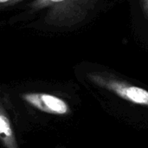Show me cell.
I'll return each mask as SVG.
<instances>
[{
	"mask_svg": "<svg viewBox=\"0 0 148 148\" xmlns=\"http://www.w3.org/2000/svg\"><path fill=\"white\" fill-rule=\"evenodd\" d=\"M98 0H34L33 10H47L44 21L47 24L59 27H74L83 22L95 8Z\"/></svg>",
	"mask_w": 148,
	"mask_h": 148,
	"instance_id": "1",
	"label": "cell"
},
{
	"mask_svg": "<svg viewBox=\"0 0 148 148\" xmlns=\"http://www.w3.org/2000/svg\"><path fill=\"white\" fill-rule=\"evenodd\" d=\"M88 81L130 103L148 108V90L134 85L115 75L106 71H92L87 74Z\"/></svg>",
	"mask_w": 148,
	"mask_h": 148,
	"instance_id": "2",
	"label": "cell"
},
{
	"mask_svg": "<svg viewBox=\"0 0 148 148\" xmlns=\"http://www.w3.org/2000/svg\"><path fill=\"white\" fill-rule=\"evenodd\" d=\"M23 100L34 108L54 115H69L71 113L69 105L62 98L46 93H25Z\"/></svg>",
	"mask_w": 148,
	"mask_h": 148,
	"instance_id": "3",
	"label": "cell"
},
{
	"mask_svg": "<svg viewBox=\"0 0 148 148\" xmlns=\"http://www.w3.org/2000/svg\"><path fill=\"white\" fill-rule=\"evenodd\" d=\"M0 140L6 148H18L7 114L0 106Z\"/></svg>",
	"mask_w": 148,
	"mask_h": 148,
	"instance_id": "4",
	"label": "cell"
},
{
	"mask_svg": "<svg viewBox=\"0 0 148 148\" xmlns=\"http://www.w3.org/2000/svg\"><path fill=\"white\" fill-rule=\"evenodd\" d=\"M23 1H24V0H0V8L10 6V5L16 4V3L23 2Z\"/></svg>",
	"mask_w": 148,
	"mask_h": 148,
	"instance_id": "5",
	"label": "cell"
},
{
	"mask_svg": "<svg viewBox=\"0 0 148 148\" xmlns=\"http://www.w3.org/2000/svg\"><path fill=\"white\" fill-rule=\"evenodd\" d=\"M139 1H140V7L143 10L145 17H146V19H147L148 23V0H139Z\"/></svg>",
	"mask_w": 148,
	"mask_h": 148,
	"instance_id": "6",
	"label": "cell"
}]
</instances>
